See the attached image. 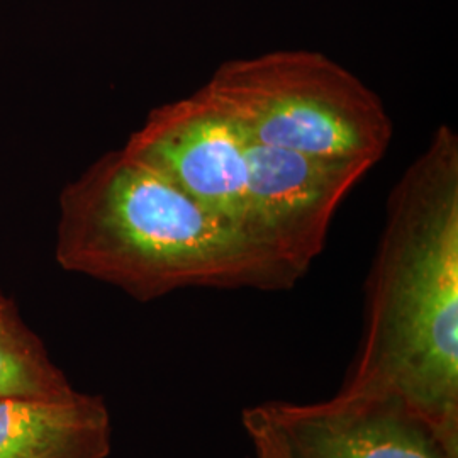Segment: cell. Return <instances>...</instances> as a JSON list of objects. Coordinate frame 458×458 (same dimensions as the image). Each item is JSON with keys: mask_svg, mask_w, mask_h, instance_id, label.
<instances>
[{"mask_svg": "<svg viewBox=\"0 0 458 458\" xmlns=\"http://www.w3.org/2000/svg\"><path fill=\"white\" fill-rule=\"evenodd\" d=\"M344 391L391 394L458 452V136L431 134L389 194Z\"/></svg>", "mask_w": 458, "mask_h": 458, "instance_id": "cell-1", "label": "cell"}, {"mask_svg": "<svg viewBox=\"0 0 458 458\" xmlns=\"http://www.w3.org/2000/svg\"><path fill=\"white\" fill-rule=\"evenodd\" d=\"M55 259L143 302L192 287L278 293L306 276L123 148L64 189Z\"/></svg>", "mask_w": 458, "mask_h": 458, "instance_id": "cell-2", "label": "cell"}, {"mask_svg": "<svg viewBox=\"0 0 458 458\" xmlns=\"http://www.w3.org/2000/svg\"><path fill=\"white\" fill-rule=\"evenodd\" d=\"M200 89L267 147L374 168L393 141L382 98L319 51L278 49L229 60Z\"/></svg>", "mask_w": 458, "mask_h": 458, "instance_id": "cell-3", "label": "cell"}, {"mask_svg": "<svg viewBox=\"0 0 458 458\" xmlns=\"http://www.w3.org/2000/svg\"><path fill=\"white\" fill-rule=\"evenodd\" d=\"M123 149L262 243L250 228L248 136L202 89L153 109Z\"/></svg>", "mask_w": 458, "mask_h": 458, "instance_id": "cell-4", "label": "cell"}, {"mask_svg": "<svg viewBox=\"0 0 458 458\" xmlns=\"http://www.w3.org/2000/svg\"><path fill=\"white\" fill-rule=\"evenodd\" d=\"M287 458H458L437 431L391 394L344 391L311 404L251 406Z\"/></svg>", "mask_w": 458, "mask_h": 458, "instance_id": "cell-5", "label": "cell"}, {"mask_svg": "<svg viewBox=\"0 0 458 458\" xmlns=\"http://www.w3.org/2000/svg\"><path fill=\"white\" fill-rule=\"evenodd\" d=\"M370 170L267 147L248 136L251 233L306 274L327 245L340 204Z\"/></svg>", "mask_w": 458, "mask_h": 458, "instance_id": "cell-6", "label": "cell"}, {"mask_svg": "<svg viewBox=\"0 0 458 458\" xmlns=\"http://www.w3.org/2000/svg\"><path fill=\"white\" fill-rule=\"evenodd\" d=\"M113 420L102 397H0V458H107Z\"/></svg>", "mask_w": 458, "mask_h": 458, "instance_id": "cell-7", "label": "cell"}, {"mask_svg": "<svg viewBox=\"0 0 458 458\" xmlns=\"http://www.w3.org/2000/svg\"><path fill=\"white\" fill-rule=\"evenodd\" d=\"M73 391L43 340L0 291V397L55 399Z\"/></svg>", "mask_w": 458, "mask_h": 458, "instance_id": "cell-8", "label": "cell"}, {"mask_svg": "<svg viewBox=\"0 0 458 458\" xmlns=\"http://www.w3.org/2000/svg\"><path fill=\"white\" fill-rule=\"evenodd\" d=\"M242 421L245 426L246 435L251 442L253 457L255 458H287L284 448L280 446L276 435L265 425L262 418L253 408H246Z\"/></svg>", "mask_w": 458, "mask_h": 458, "instance_id": "cell-9", "label": "cell"}]
</instances>
